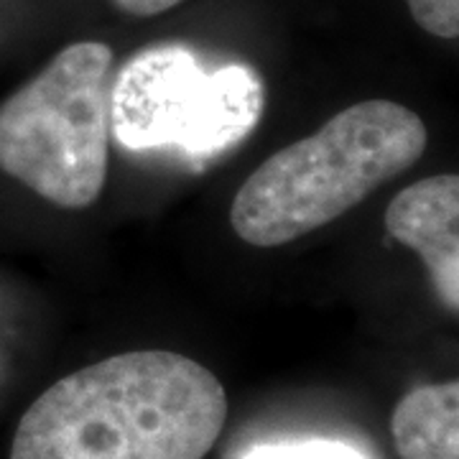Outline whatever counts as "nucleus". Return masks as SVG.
<instances>
[{
	"instance_id": "nucleus-1",
	"label": "nucleus",
	"mask_w": 459,
	"mask_h": 459,
	"mask_svg": "<svg viewBox=\"0 0 459 459\" xmlns=\"http://www.w3.org/2000/svg\"><path fill=\"white\" fill-rule=\"evenodd\" d=\"M228 419L197 360L141 350L56 380L21 416L11 459H204Z\"/></svg>"
},
{
	"instance_id": "nucleus-2",
	"label": "nucleus",
	"mask_w": 459,
	"mask_h": 459,
	"mask_svg": "<svg viewBox=\"0 0 459 459\" xmlns=\"http://www.w3.org/2000/svg\"><path fill=\"white\" fill-rule=\"evenodd\" d=\"M427 143V126L409 108L391 100L358 102L265 159L235 195L230 225L250 246H286L403 174Z\"/></svg>"
},
{
	"instance_id": "nucleus-3",
	"label": "nucleus",
	"mask_w": 459,
	"mask_h": 459,
	"mask_svg": "<svg viewBox=\"0 0 459 459\" xmlns=\"http://www.w3.org/2000/svg\"><path fill=\"white\" fill-rule=\"evenodd\" d=\"M113 49L80 41L0 105V169L62 210H84L108 179Z\"/></svg>"
},
{
	"instance_id": "nucleus-4",
	"label": "nucleus",
	"mask_w": 459,
	"mask_h": 459,
	"mask_svg": "<svg viewBox=\"0 0 459 459\" xmlns=\"http://www.w3.org/2000/svg\"><path fill=\"white\" fill-rule=\"evenodd\" d=\"M265 87L247 65H207L186 44H153L110 87V135L128 151L177 148L207 159L258 126Z\"/></svg>"
},
{
	"instance_id": "nucleus-5",
	"label": "nucleus",
	"mask_w": 459,
	"mask_h": 459,
	"mask_svg": "<svg viewBox=\"0 0 459 459\" xmlns=\"http://www.w3.org/2000/svg\"><path fill=\"white\" fill-rule=\"evenodd\" d=\"M385 228L421 255L431 286L452 314L459 312V177L437 174L395 195Z\"/></svg>"
},
{
	"instance_id": "nucleus-6",
	"label": "nucleus",
	"mask_w": 459,
	"mask_h": 459,
	"mask_svg": "<svg viewBox=\"0 0 459 459\" xmlns=\"http://www.w3.org/2000/svg\"><path fill=\"white\" fill-rule=\"evenodd\" d=\"M401 459H459V383H431L406 394L391 419Z\"/></svg>"
},
{
	"instance_id": "nucleus-7",
	"label": "nucleus",
	"mask_w": 459,
	"mask_h": 459,
	"mask_svg": "<svg viewBox=\"0 0 459 459\" xmlns=\"http://www.w3.org/2000/svg\"><path fill=\"white\" fill-rule=\"evenodd\" d=\"M243 459H370L355 444L340 439H283L253 444Z\"/></svg>"
},
{
	"instance_id": "nucleus-8",
	"label": "nucleus",
	"mask_w": 459,
	"mask_h": 459,
	"mask_svg": "<svg viewBox=\"0 0 459 459\" xmlns=\"http://www.w3.org/2000/svg\"><path fill=\"white\" fill-rule=\"evenodd\" d=\"M413 21L439 39L459 36V0H406Z\"/></svg>"
},
{
	"instance_id": "nucleus-9",
	"label": "nucleus",
	"mask_w": 459,
	"mask_h": 459,
	"mask_svg": "<svg viewBox=\"0 0 459 459\" xmlns=\"http://www.w3.org/2000/svg\"><path fill=\"white\" fill-rule=\"evenodd\" d=\"M115 5L128 13V16L148 18V16H159L164 11H171L174 5H179L184 0H113Z\"/></svg>"
}]
</instances>
